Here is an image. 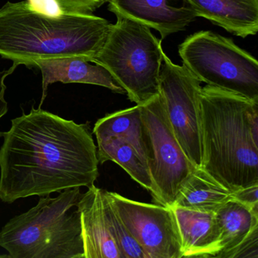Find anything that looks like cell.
I'll return each instance as SVG.
<instances>
[{"label": "cell", "mask_w": 258, "mask_h": 258, "mask_svg": "<svg viewBox=\"0 0 258 258\" xmlns=\"http://www.w3.org/2000/svg\"><path fill=\"white\" fill-rule=\"evenodd\" d=\"M80 187L41 196L34 208L12 218L0 231V247L13 258H84Z\"/></svg>", "instance_id": "4"}, {"label": "cell", "mask_w": 258, "mask_h": 258, "mask_svg": "<svg viewBox=\"0 0 258 258\" xmlns=\"http://www.w3.org/2000/svg\"><path fill=\"white\" fill-rule=\"evenodd\" d=\"M182 64L207 85L258 101V63L232 39L210 31L188 36L179 46Z\"/></svg>", "instance_id": "6"}, {"label": "cell", "mask_w": 258, "mask_h": 258, "mask_svg": "<svg viewBox=\"0 0 258 258\" xmlns=\"http://www.w3.org/2000/svg\"><path fill=\"white\" fill-rule=\"evenodd\" d=\"M34 67H38L43 77V95L39 108H41L48 87L54 83L86 84L100 86L119 94H126L121 86L113 78L108 70L91 64L88 58L82 56H67L36 61Z\"/></svg>", "instance_id": "11"}, {"label": "cell", "mask_w": 258, "mask_h": 258, "mask_svg": "<svg viewBox=\"0 0 258 258\" xmlns=\"http://www.w3.org/2000/svg\"><path fill=\"white\" fill-rule=\"evenodd\" d=\"M232 192L202 167H196L179 189L173 207L216 212L232 199Z\"/></svg>", "instance_id": "15"}, {"label": "cell", "mask_w": 258, "mask_h": 258, "mask_svg": "<svg viewBox=\"0 0 258 258\" xmlns=\"http://www.w3.org/2000/svg\"><path fill=\"white\" fill-rule=\"evenodd\" d=\"M200 108L202 168L231 191L258 184V101L206 85Z\"/></svg>", "instance_id": "2"}, {"label": "cell", "mask_w": 258, "mask_h": 258, "mask_svg": "<svg viewBox=\"0 0 258 258\" xmlns=\"http://www.w3.org/2000/svg\"><path fill=\"white\" fill-rule=\"evenodd\" d=\"M140 105L148 167L154 185L152 197L157 204L172 208L179 189L196 167L173 133L160 93Z\"/></svg>", "instance_id": "7"}, {"label": "cell", "mask_w": 258, "mask_h": 258, "mask_svg": "<svg viewBox=\"0 0 258 258\" xmlns=\"http://www.w3.org/2000/svg\"><path fill=\"white\" fill-rule=\"evenodd\" d=\"M172 208L180 235L182 257H214L218 242L215 212Z\"/></svg>", "instance_id": "14"}, {"label": "cell", "mask_w": 258, "mask_h": 258, "mask_svg": "<svg viewBox=\"0 0 258 258\" xmlns=\"http://www.w3.org/2000/svg\"><path fill=\"white\" fill-rule=\"evenodd\" d=\"M214 216L218 231V242L217 252L214 257L222 258L258 226L257 213L234 199L220 207Z\"/></svg>", "instance_id": "16"}, {"label": "cell", "mask_w": 258, "mask_h": 258, "mask_svg": "<svg viewBox=\"0 0 258 258\" xmlns=\"http://www.w3.org/2000/svg\"><path fill=\"white\" fill-rule=\"evenodd\" d=\"M116 17L103 46L90 62L108 70L128 99L140 105L159 94L162 40L146 25Z\"/></svg>", "instance_id": "5"}, {"label": "cell", "mask_w": 258, "mask_h": 258, "mask_svg": "<svg viewBox=\"0 0 258 258\" xmlns=\"http://www.w3.org/2000/svg\"><path fill=\"white\" fill-rule=\"evenodd\" d=\"M18 66L13 64V66L8 70L0 71V119L2 118L8 112V102L5 99V93L7 86L5 84V80L9 75H12L16 70ZM4 136V133L0 131V138Z\"/></svg>", "instance_id": "23"}, {"label": "cell", "mask_w": 258, "mask_h": 258, "mask_svg": "<svg viewBox=\"0 0 258 258\" xmlns=\"http://www.w3.org/2000/svg\"><path fill=\"white\" fill-rule=\"evenodd\" d=\"M99 163L113 161L122 167L134 181L154 194V185L146 160L132 145L117 137L98 138Z\"/></svg>", "instance_id": "18"}, {"label": "cell", "mask_w": 258, "mask_h": 258, "mask_svg": "<svg viewBox=\"0 0 258 258\" xmlns=\"http://www.w3.org/2000/svg\"><path fill=\"white\" fill-rule=\"evenodd\" d=\"M232 199L258 214V184L240 188L232 192Z\"/></svg>", "instance_id": "22"}, {"label": "cell", "mask_w": 258, "mask_h": 258, "mask_svg": "<svg viewBox=\"0 0 258 258\" xmlns=\"http://www.w3.org/2000/svg\"><path fill=\"white\" fill-rule=\"evenodd\" d=\"M201 89L200 81L183 64L172 62L164 52L159 93L173 133L196 167H202L203 160Z\"/></svg>", "instance_id": "8"}, {"label": "cell", "mask_w": 258, "mask_h": 258, "mask_svg": "<svg viewBox=\"0 0 258 258\" xmlns=\"http://www.w3.org/2000/svg\"><path fill=\"white\" fill-rule=\"evenodd\" d=\"M108 9L158 31L161 40L185 31L197 18L188 0H109Z\"/></svg>", "instance_id": "10"}, {"label": "cell", "mask_w": 258, "mask_h": 258, "mask_svg": "<svg viewBox=\"0 0 258 258\" xmlns=\"http://www.w3.org/2000/svg\"><path fill=\"white\" fill-rule=\"evenodd\" d=\"M103 205L108 227L123 258H147L141 246L116 212L105 195V189H103Z\"/></svg>", "instance_id": "19"}, {"label": "cell", "mask_w": 258, "mask_h": 258, "mask_svg": "<svg viewBox=\"0 0 258 258\" xmlns=\"http://www.w3.org/2000/svg\"><path fill=\"white\" fill-rule=\"evenodd\" d=\"M61 13L93 15L109 0H53Z\"/></svg>", "instance_id": "20"}, {"label": "cell", "mask_w": 258, "mask_h": 258, "mask_svg": "<svg viewBox=\"0 0 258 258\" xmlns=\"http://www.w3.org/2000/svg\"><path fill=\"white\" fill-rule=\"evenodd\" d=\"M76 208L81 216L84 258H123L105 218L103 189L89 187Z\"/></svg>", "instance_id": "12"}, {"label": "cell", "mask_w": 258, "mask_h": 258, "mask_svg": "<svg viewBox=\"0 0 258 258\" xmlns=\"http://www.w3.org/2000/svg\"><path fill=\"white\" fill-rule=\"evenodd\" d=\"M222 258H258V226Z\"/></svg>", "instance_id": "21"}, {"label": "cell", "mask_w": 258, "mask_h": 258, "mask_svg": "<svg viewBox=\"0 0 258 258\" xmlns=\"http://www.w3.org/2000/svg\"><path fill=\"white\" fill-rule=\"evenodd\" d=\"M93 133L96 139L117 137L125 140L132 145L147 162V148L140 104L99 119L95 123Z\"/></svg>", "instance_id": "17"}, {"label": "cell", "mask_w": 258, "mask_h": 258, "mask_svg": "<svg viewBox=\"0 0 258 258\" xmlns=\"http://www.w3.org/2000/svg\"><path fill=\"white\" fill-rule=\"evenodd\" d=\"M11 122L0 148L3 202L95 185L99 160L88 125L34 106Z\"/></svg>", "instance_id": "1"}, {"label": "cell", "mask_w": 258, "mask_h": 258, "mask_svg": "<svg viewBox=\"0 0 258 258\" xmlns=\"http://www.w3.org/2000/svg\"><path fill=\"white\" fill-rule=\"evenodd\" d=\"M111 24L94 15L49 16L28 2L0 9V55L16 66L67 56L92 58L103 46Z\"/></svg>", "instance_id": "3"}, {"label": "cell", "mask_w": 258, "mask_h": 258, "mask_svg": "<svg viewBox=\"0 0 258 258\" xmlns=\"http://www.w3.org/2000/svg\"><path fill=\"white\" fill-rule=\"evenodd\" d=\"M197 17L204 18L237 37L258 31V0H188Z\"/></svg>", "instance_id": "13"}, {"label": "cell", "mask_w": 258, "mask_h": 258, "mask_svg": "<svg viewBox=\"0 0 258 258\" xmlns=\"http://www.w3.org/2000/svg\"><path fill=\"white\" fill-rule=\"evenodd\" d=\"M32 8L40 13L49 16H58L61 14L53 0H28Z\"/></svg>", "instance_id": "24"}, {"label": "cell", "mask_w": 258, "mask_h": 258, "mask_svg": "<svg viewBox=\"0 0 258 258\" xmlns=\"http://www.w3.org/2000/svg\"><path fill=\"white\" fill-rule=\"evenodd\" d=\"M116 212L147 258H182L179 229L173 208L131 200L105 190Z\"/></svg>", "instance_id": "9"}]
</instances>
